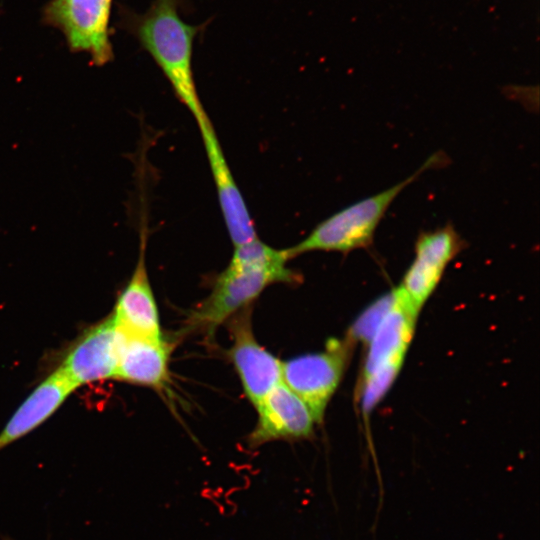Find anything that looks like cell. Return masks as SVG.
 <instances>
[{
  "mask_svg": "<svg viewBox=\"0 0 540 540\" xmlns=\"http://www.w3.org/2000/svg\"><path fill=\"white\" fill-rule=\"evenodd\" d=\"M230 324L233 343L229 356L245 395L256 407L282 382V362L257 342L252 332L250 310H240Z\"/></svg>",
  "mask_w": 540,
  "mask_h": 540,
  "instance_id": "cell-9",
  "label": "cell"
},
{
  "mask_svg": "<svg viewBox=\"0 0 540 540\" xmlns=\"http://www.w3.org/2000/svg\"><path fill=\"white\" fill-rule=\"evenodd\" d=\"M113 0H49L41 22L59 30L73 53H86L91 64L104 66L114 58L110 17Z\"/></svg>",
  "mask_w": 540,
  "mask_h": 540,
  "instance_id": "cell-4",
  "label": "cell"
},
{
  "mask_svg": "<svg viewBox=\"0 0 540 540\" xmlns=\"http://www.w3.org/2000/svg\"><path fill=\"white\" fill-rule=\"evenodd\" d=\"M464 245L462 237L451 223L419 234L415 242L414 259L398 287L417 314L435 290L447 265Z\"/></svg>",
  "mask_w": 540,
  "mask_h": 540,
  "instance_id": "cell-7",
  "label": "cell"
},
{
  "mask_svg": "<svg viewBox=\"0 0 540 540\" xmlns=\"http://www.w3.org/2000/svg\"><path fill=\"white\" fill-rule=\"evenodd\" d=\"M418 314L397 288L374 328L364 367L363 406L372 409L396 378L412 340Z\"/></svg>",
  "mask_w": 540,
  "mask_h": 540,
  "instance_id": "cell-3",
  "label": "cell"
},
{
  "mask_svg": "<svg viewBox=\"0 0 540 540\" xmlns=\"http://www.w3.org/2000/svg\"><path fill=\"white\" fill-rule=\"evenodd\" d=\"M75 390L59 371L43 379L14 411L0 432V451L48 420Z\"/></svg>",
  "mask_w": 540,
  "mask_h": 540,
  "instance_id": "cell-14",
  "label": "cell"
},
{
  "mask_svg": "<svg viewBox=\"0 0 540 540\" xmlns=\"http://www.w3.org/2000/svg\"><path fill=\"white\" fill-rule=\"evenodd\" d=\"M216 186L223 218L234 246L255 240L253 220L240 193L209 117L197 122Z\"/></svg>",
  "mask_w": 540,
  "mask_h": 540,
  "instance_id": "cell-11",
  "label": "cell"
},
{
  "mask_svg": "<svg viewBox=\"0 0 540 540\" xmlns=\"http://www.w3.org/2000/svg\"><path fill=\"white\" fill-rule=\"evenodd\" d=\"M146 234L141 231V246L132 277L119 295L112 314L118 328L128 334L162 337L159 314L145 265Z\"/></svg>",
  "mask_w": 540,
  "mask_h": 540,
  "instance_id": "cell-12",
  "label": "cell"
},
{
  "mask_svg": "<svg viewBox=\"0 0 540 540\" xmlns=\"http://www.w3.org/2000/svg\"><path fill=\"white\" fill-rule=\"evenodd\" d=\"M122 332L112 315L88 327L71 344L57 368L75 389L115 379Z\"/></svg>",
  "mask_w": 540,
  "mask_h": 540,
  "instance_id": "cell-6",
  "label": "cell"
},
{
  "mask_svg": "<svg viewBox=\"0 0 540 540\" xmlns=\"http://www.w3.org/2000/svg\"><path fill=\"white\" fill-rule=\"evenodd\" d=\"M352 345L348 338L331 339L321 352L282 362V382L305 402L317 424L341 381Z\"/></svg>",
  "mask_w": 540,
  "mask_h": 540,
  "instance_id": "cell-5",
  "label": "cell"
},
{
  "mask_svg": "<svg viewBox=\"0 0 540 540\" xmlns=\"http://www.w3.org/2000/svg\"><path fill=\"white\" fill-rule=\"evenodd\" d=\"M446 160L447 156L438 151L399 183L334 213L298 244L287 248L290 257L312 251L349 253L367 248L373 243L378 225L397 196L423 172L443 166Z\"/></svg>",
  "mask_w": 540,
  "mask_h": 540,
  "instance_id": "cell-2",
  "label": "cell"
},
{
  "mask_svg": "<svg viewBox=\"0 0 540 540\" xmlns=\"http://www.w3.org/2000/svg\"><path fill=\"white\" fill-rule=\"evenodd\" d=\"M182 0H154L144 13L118 6L119 27L134 36L170 82L196 122L208 117L192 72L193 42L204 25L186 23L179 14Z\"/></svg>",
  "mask_w": 540,
  "mask_h": 540,
  "instance_id": "cell-1",
  "label": "cell"
},
{
  "mask_svg": "<svg viewBox=\"0 0 540 540\" xmlns=\"http://www.w3.org/2000/svg\"><path fill=\"white\" fill-rule=\"evenodd\" d=\"M274 283L283 281L269 271L226 268L210 295L191 314L189 325L211 333L230 316L247 308L267 286Z\"/></svg>",
  "mask_w": 540,
  "mask_h": 540,
  "instance_id": "cell-8",
  "label": "cell"
},
{
  "mask_svg": "<svg viewBox=\"0 0 540 540\" xmlns=\"http://www.w3.org/2000/svg\"><path fill=\"white\" fill-rule=\"evenodd\" d=\"M258 419L247 437V444L257 448L284 440L299 441L314 436L316 421L305 402L283 382L273 388L256 406Z\"/></svg>",
  "mask_w": 540,
  "mask_h": 540,
  "instance_id": "cell-10",
  "label": "cell"
},
{
  "mask_svg": "<svg viewBox=\"0 0 540 540\" xmlns=\"http://www.w3.org/2000/svg\"><path fill=\"white\" fill-rule=\"evenodd\" d=\"M171 350V344L163 337L122 332L115 379L151 388H163L168 377Z\"/></svg>",
  "mask_w": 540,
  "mask_h": 540,
  "instance_id": "cell-13",
  "label": "cell"
}]
</instances>
